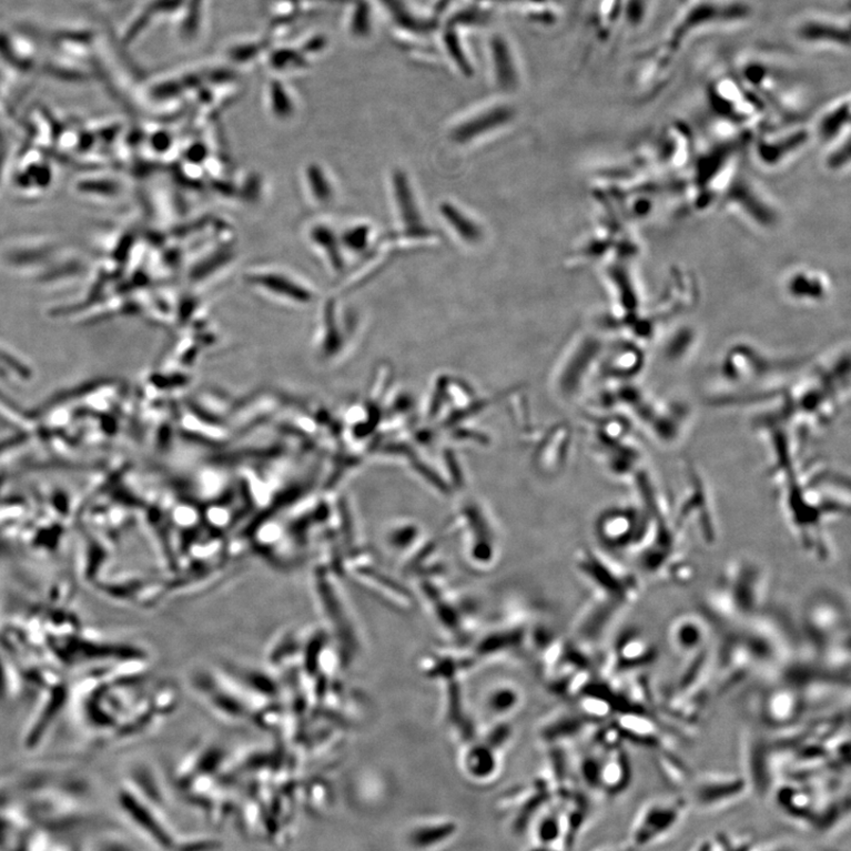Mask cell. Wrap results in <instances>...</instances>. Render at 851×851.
<instances>
[{
    "instance_id": "9",
    "label": "cell",
    "mask_w": 851,
    "mask_h": 851,
    "mask_svg": "<svg viewBox=\"0 0 851 851\" xmlns=\"http://www.w3.org/2000/svg\"><path fill=\"white\" fill-rule=\"evenodd\" d=\"M848 126L849 97H845L832 103L821 115L818 135L822 141L832 143V141H835L843 134V131H848Z\"/></svg>"
},
{
    "instance_id": "1",
    "label": "cell",
    "mask_w": 851,
    "mask_h": 851,
    "mask_svg": "<svg viewBox=\"0 0 851 851\" xmlns=\"http://www.w3.org/2000/svg\"><path fill=\"white\" fill-rule=\"evenodd\" d=\"M768 586L766 570L750 560L728 566L709 594L716 617L730 624L747 622L762 608Z\"/></svg>"
},
{
    "instance_id": "5",
    "label": "cell",
    "mask_w": 851,
    "mask_h": 851,
    "mask_svg": "<svg viewBox=\"0 0 851 851\" xmlns=\"http://www.w3.org/2000/svg\"><path fill=\"white\" fill-rule=\"evenodd\" d=\"M744 776L705 773L691 777L688 804L701 811H717L739 802L748 793Z\"/></svg>"
},
{
    "instance_id": "14",
    "label": "cell",
    "mask_w": 851,
    "mask_h": 851,
    "mask_svg": "<svg viewBox=\"0 0 851 851\" xmlns=\"http://www.w3.org/2000/svg\"><path fill=\"white\" fill-rule=\"evenodd\" d=\"M559 835V822L555 818H548L541 822L538 829V838L543 843H551Z\"/></svg>"
},
{
    "instance_id": "15",
    "label": "cell",
    "mask_w": 851,
    "mask_h": 851,
    "mask_svg": "<svg viewBox=\"0 0 851 851\" xmlns=\"http://www.w3.org/2000/svg\"><path fill=\"white\" fill-rule=\"evenodd\" d=\"M749 851H797V849L786 842H772L767 844H753Z\"/></svg>"
},
{
    "instance_id": "3",
    "label": "cell",
    "mask_w": 851,
    "mask_h": 851,
    "mask_svg": "<svg viewBox=\"0 0 851 851\" xmlns=\"http://www.w3.org/2000/svg\"><path fill=\"white\" fill-rule=\"evenodd\" d=\"M686 797L651 800L645 803L629 830L628 851H641L663 841L682 822L690 809Z\"/></svg>"
},
{
    "instance_id": "11",
    "label": "cell",
    "mask_w": 851,
    "mask_h": 851,
    "mask_svg": "<svg viewBox=\"0 0 851 851\" xmlns=\"http://www.w3.org/2000/svg\"><path fill=\"white\" fill-rule=\"evenodd\" d=\"M508 118L509 112L502 110L473 119L467 124L459 126V129L456 131V139L464 141L467 139L476 138L484 131L495 129V126L499 125L500 122Z\"/></svg>"
},
{
    "instance_id": "7",
    "label": "cell",
    "mask_w": 851,
    "mask_h": 851,
    "mask_svg": "<svg viewBox=\"0 0 851 851\" xmlns=\"http://www.w3.org/2000/svg\"><path fill=\"white\" fill-rule=\"evenodd\" d=\"M668 645L673 654L683 659H692L711 648L710 626L697 614H683L669 625Z\"/></svg>"
},
{
    "instance_id": "6",
    "label": "cell",
    "mask_w": 851,
    "mask_h": 851,
    "mask_svg": "<svg viewBox=\"0 0 851 851\" xmlns=\"http://www.w3.org/2000/svg\"><path fill=\"white\" fill-rule=\"evenodd\" d=\"M788 685L772 688L760 703V712L764 722L771 727H788L799 721L808 709L807 690L802 693L803 683L800 677L790 678Z\"/></svg>"
},
{
    "instance_id": "10",
    "label": "cell",
    "mask_w": 851,
    "mask_h": 851,
    "mask_svg": "<svg viewBox=\"0 0 851 851\" xmlns=\"http://www.w3.org/2000/svg\"><path fill=\"white\" fill-rule=\"evenodd\" d=\"M828 285L822 274L812 270L793 273L788 282L789 295L796 300H822L825 296Z\"/></svg>"
},
{
    "instance_id": "13",
    "label": "cell",
    "mask_w": 851,
    "mask_h": 851,
    "mask_svg": "<svg viewBox=\"0 0 851 851\" xmlns=\"http://www.w3.org/2000/svg\"><path fill=\"white\" fill-rule=\"evenodd\" d=\"M494 50L497 78L503 87L513 88L516 82V75L514 67L510 64L508 49H506L503 42H496Z\"/></svg>"
},
{
    "instance_id": "12",
    "label": "cell",
    "mask_w": 851,
    "mask_h": 851,
    "mask_svg": "<svg viewBox=\"0 0 851 851\" xmlns=\"http://www.w3.org/2000/svg\"><path fill=\"white\" fill-rule=\"evenodd\" d=\"M456 832V825L446 823L416 829L411 835V843L418 848H429L447 840Z\"/></svg>"
},
{
    "instance_id": "8",
    "label": "cell",
    "mask_w": 851,
    "mask_h": 851,
    "mask_svg": "<svg viewBox=\"0 0 851 851\" xmlns=\"http://www.w3.org/2000/svg\"><path fill=\"white\" fill-rule=\"evenodd\" d=\"M619 661L628 668L645 667L655 661L657 650L639 631L629 632L621 641Z\"/></svg>"
},
{
    "instance_id": "4",
    "label": "cell",
    "mask_w": 851,
    "mask_h": 851,
    "mask_svg": "<svg viewBox=\"0 0 851 851\" xmlns=\"http://www.w3.org/2000/svg\"><path fill=\"white\" fill-rule=\"evenodd\" d=\"M796 43L804 48L848 52L850 49V16L810 11L796 17L791 24Z\"/></svg>"
},
{
    "instance_id": "2",
    "label": "cell",
    "mask_w": 851,
    "mask_h": 851,
    "mask_svg": "<svg viewBox=\"0 0 851 851\" xmlns=\"http://www.w3.org/2000/svg\"><path fill=\"white\" fill-rule=\"evenodd\" d=\"M753 17L749 0H687L662 34L682 51L697 34L747 23Z\"/></svg>"
}]
</instances>
